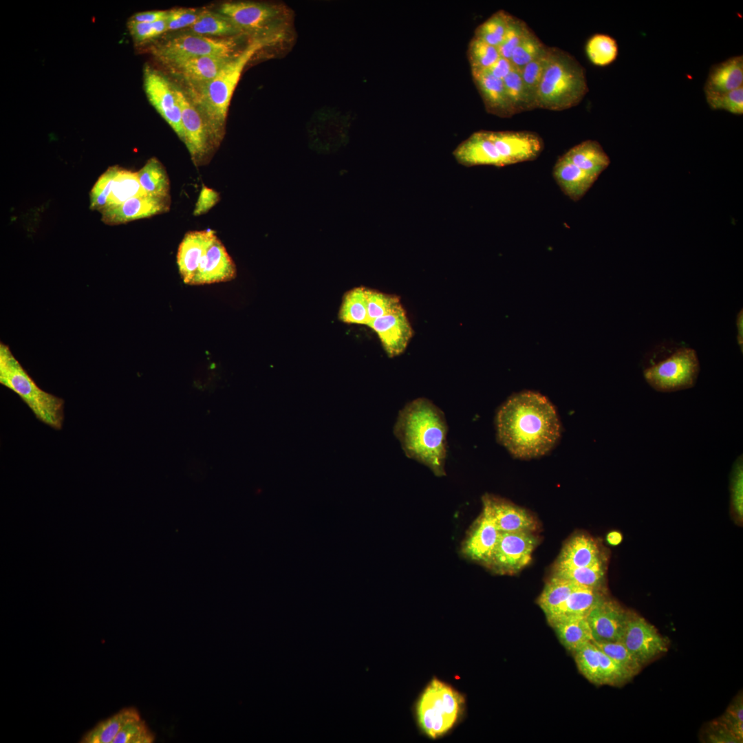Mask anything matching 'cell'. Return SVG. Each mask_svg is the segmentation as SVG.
<instances>
[{
    "mask_svg": "<svg viewBox=\"0 0 743 743\" xmlns=\"http://www.w3.org/2000/svg\"><path fill=\"white\" fill-rule=\"evenodd\" d=\"M499 535L491 515L483 507L462 543L461 553L464 557L487 566Z\"/></svg>",
    "mask_w": 743,
    "mask_h": 743,
    "instance_id": "17",
    "label": "cell"
},
{
    "mask_svg": "<svg viewBox=\"0 0 743 743\" xmlns=\"http://www.w3.org/2000/svg\"><path fill=\"white\" fill-rule=\"evenodd\" d=\"M700 366L696 351L684 345H660L643 366L645 381L654 390L670 393L693 387Z\"/></svg>",
    "mask_w": 743,
    "mask_h": 743,
    "instance_id": "7",
    "label": "cell"
},
{
    "mask_svg": "<svg viewBox=\"0 0 743 743\" xmlns=\"http://www.w3.org/2000/svg\"><path fill=\"white\" fill-rule=\"evenodd\" d=\"M467 55L471 71L487 70L500 57L497 47L475 37L469 43Z\"/></svg>",
    "mask_w": 743,
    "mask_h": 743,
    "instance_id": "42",
    "label": "cell"
},
{
    "mask_svg": "<svg viewBox=\"0 0 743 743\" xmlns=\"http://www.w3.org/2000/svg\"><path fill=\"white\" fill-rule=\"evenodd\" d=\"M546 46L530 29L512 53L510 61L513 67L521 71L535 58Z\"/></svg>",
    "mask_w": 743,
    "mask_h": 743,
    "instance_id": "44",
    "label": "cell"
},
{
    "mask_svg": "<svg viewBox=\"0 0 743 743\" xmlns=\"http://www.w3.org/2000/svg\"><path fill=\"white\" fill-rule=\"evenodd\" d=\"M170 196L155 197L149 195L131 197L125 202L102 211V221L106 224H125L169 211Z\"/></svg>",
    "mask_w": 743,
    "mask_h": 743,
    "instance_id": "18",
    "label": "cell"
},
{
    "mask_svg": "<svg viewBox=\"0 0 743 743\" xmlns=\"http://www.w3.org/2000/svg\"><path fill=\"white\" fill-rule=\"evenodd\" d=\"M482 503L500 532H532L537 527L531 514L504 499L486 494L482 497Z\"/></svg>",
    "mask_w": 743,
    "mask_h": 743,
    "instance_id": "21",
    "label": "cell"
},
{
    "mask_svg": "<svg viewBox=\"0 0 743 743\" xmlns=\"http://www.w3.org/2000/svg\"><path fill=\"white\" fill-rule=\"evenodd\" d=\"M175 92L181 109L184 142L195 165H203L208 162L209 154L215 146L208 127L202 114L189 97L176 87Z\"/></svg>",
    "mask_w": 743,
    "mask_h": 743,
    "instance_id": "13",
    "label": "cell"
},
{
    "mask_svg": "<svg viewBox=\"0 0 743 743\" xmlns=\"http://www.w3.org/2000/svg\"><path fill=\"white\" fill-rule=\"evenodd\" d=\"M177 263L188 285L229 281L237 274L234 261L211 229L186 233L178 247Z\"/></svg>",
    "mask_w": 743,
    "mask_h": 743,
    "instance_id": "4",
    "label": "cell"
},
{
    "mask_svg": "<svg viewBox=\"0 0 743 743\" xmlns=\"http://www.w3.org/2000/svg\"><path fill=\"white\" fill-rule=\"evenodd\" d=\"M743 702L742 695L737 697L729 706L724 714L718 719L738 739L740 742L743 739Z\"/></svg>",
    "mask_w": 743,
    "mask_h": 743,
    "instance_id": "52",
    "label": "cell"
},
{
    "mask_svg": "<svg viewBox=\"0 0 743 743\" xmlns=\"http://www.w3.org/2000/svg\"><path fill=\"white\" fill-rule=\"evenodd\" d=\"M513 68L509 59L500 56L487 71L495 78L503 80Z\"/></svg>",
    "mask_w": 743,
    "mask_h": 743,
    "instance_id": "58",
    "label": "cell"
},
{
    "mask_svg": "<svg viewBox=\"0 0 743 743\" xmlns=\"http://www.w3.org/2000/svg\"><path fill=\"white\" fill-rule=\"evenodd\" d=\"M550 53V47L546 46L543 51L521 70L523 83L527 93L536 109L537 92Z\"/></svg>",
    "mask_w": 743,
    "mask_h": 743,
    "instance_id": "41",
    "label": "cell"
},
{
    "mask_svg": "<svg viewBox=\"0 0 743 743\" xmlns=\"http://www.w3.org/2000/svg\"><path fill=\"white\" fill-rule=\"evenodd\" d=\"M743 86V56L730 57L713 65L704 83L706 95L731 91Z\"/></svg>",
    "mask_w": 743,
    "mask_h": 743,
    "instance_id": "25",
    "label": "cell"
},
{
    "mask_svg": "<svg viewBox=\"0 0 743 743\" xmlns=\"http://www.w3.org/2000/svg\"><path fill=\"white\" fill-rule=\"evenodd\" d=\"M489 135L507 166L537 160L545 147L543 138L530 131H489Z\"/></svg>",
    "mask_w": 743,
    "mask_h": 743,
    "instance_id": "15",
    "label": "cell"
},
{
    "mask_svg": "<svg viewBox=\"0 0 743 743\" xmlns=\"http://www.w3.org/2000/svg\"><path fill=\"white\" fill-rule=\"evenodd\" d=\"M144 195L147 194L140 184L137 172L119 166L105 208L119 205L131 197Z\"/></svg>",
    "mask_w": 743,
    "mask_h": 743,
    "instance_id": "35",
    "label": "cell"
},
{
    "mask_svg": "<svg viewBox=\"0 0 743 743\" xmlns=\"http://www.w3.org/2000/svg\"><path fill=\"white\" fill-rule=\"evenodd\" d=\"M447 432L443 411L425 398L407 403L399 411L394 427L406 456L425 465L439 477L446 474Z\"/></svg>",
    "mask_w": 743,
    "mask_h": 743,
    "instance_id": "2",
    "label": "cell"
},
{
    "mask_svg": "<svg viewBox=\"0 0 743 743\" xmlns=\"http://www.w3.org/2000/svg\"><path fill=\"white\" fill-rule=\"evenodd\" d=\"M502 80L515 114L535 109L523 83L521 71L513 68Z\"/></svg>",
    "mask_w": 743,
    "mask_h": 743,
    "instance_id": "40",
    "label": "cell"
},
{
    "mask_svg": "<svg viewBox=\"0 0 743 743\" xmlns=\"http://www.w3.org/2000/svg\"><path fill=\"white\" fill-rule=\"evenodd\" d=\"M453 155L459 164L468 167L507 166L486 130L472 133L455 149Z\"/></svg>",
    "mask_w": 743,
    "mask_h": 743,
    "instance_id": "20",
    "label": "cell"
},
{
    "mask_svg": "<svg viewBox=\"0 0 743 743\" xmlns=\"http://www.w3.org/2000/svg\"><path fill=\"white\" fill-rule=\"evenodd\" d=\"M592 642L600 651L621 665L632 677L640 671L642 665L632 656L622 642Z\"/></svg>",
    "mask_w": 743,
    "mask_h": 743,
    "instance_id": "45",
    "label": "cell"
},
{
    "mask_svg": "<svg viewBox=\"0 0 743 743\" xmlns=\"http://www.w3.org/2000/svg\"><path fill=\"white\" fill-rule=\"evenodd\" d=\"M572 654L579 671L590 682L601 685L599 650L594 643H587Z\"/></svg>",
    "mask_w": 743,
    "mask_h": 743,
    "instance_id": "39",
    "label": "cell"
},
{
    "mask_svg": "<svg viewBox=\"0 0 743 743\" xmlns=\"http://www.w3.org/2000/svg\"><path fill=\"white\" fill-rule=\"evenodd\" d=\"M140 718L141 715L136 707L122 708L110 717L98 722L83 735L80 742L113 743L116 735L125 726Z\"/></svg>",
    "mask_w": 743,
    "mask_h": 743,
    "instance_id": "29",
    "label": "cell"
},
{
    "mask_svg": "<svg viewBox=\"0 0 743 743\" xmlns=\"http://www.w3.org/2000/svg\"><path fill=\"white\" fill-rule=\"evenodd\" d=\"M563 155L579 169L596 177L610 164L608 155L596 140H584Z\"/></svg>",
    "mask_w": 743,
    "mask_h": 743,
    "instance_id": "28",
    "label": "cell"
},
{
    "mask_svg": "<svg viewBox=\"0 0 743 743\" xmlns=\"http://www.w3.org/2000/svg\"><path fill=\"white\" fill-rule=\"evenodd\" d=\"M599 659L601 685L621 686L632 678L625 669L600 650Z\"/></svg>",
    "mask_w": 743,
    "mask_h": 743,
    "instance_id": "50",
    "label": "cell"
},
{
    "mask_svg": "<svg viewBox=\"0 0 743 743\" xmlns=\"http://www.w3.org/2000/svg\"><path fill=\"white\" fill-rule=\"evenodd\" d=\"M189 33L206 36L226 37L243 36L239 29L226 16L208 10L200 11L195 23L187 28Z\"/></svg>",
    "mask_w": 743,
    "mask_h": 743,
    "instance_id": "31",
    "label": "cell"
},
{
    "mask_svg": "<svg viewBox=\"0 0 743 743\" xmlns=\"http://www.w3.org/2000/svg\"><path fill=\"white\" fill-rule=\"evenodd\" d=\"M512 17L504 10H497L475 28L473 37L497 47L504 37Z\"/></svg>",
    "mask_w": 743,
    "mask_h": 743,
    "instance_id": "38",
    "label": "cell"
},
{
    "mask_svg": "<svg viewBox=\"0 0 743 743\" xmlns=\"http://www.w3.org/2000/svg\"><path fill=\"white\" fill-rule=\"evenodd\" d=\"M712 109L724 110L735 115L743 114V86L729 92L706 95Z\"/></svg>",
    "mask_w": 743,
    "mask_h": 743,
    "instance_id": "49",
    "label": "cell"
},
{
    "mask_svg": "<svg viewBox=\"0 0 743 743\" xmlns=\"http://www.w3.org/2000/svg\"><path fill=\"white\" fill-rule=\"evenodd\" d=\"M709 742L716 743L740 742L738 739L718 720L713 721L707 729Z\"/></svg>",
    "mask_w": 743,
    "mask_h": 743,
    "instance_id": "55",
    "label": "cell"
},
{
    "mask_svg": "<svg viewBox=\"0 0 743 743\" xmlns=\"http://www.w3.org/2000/svg\"><path fill=\"white\" fill-rule=\"evenodd\" d=\"M168 13V10L142 12L133 14L130 18L129 21L139 23H153L161 19H167Z\"/></svg>",
    "mask_w": 743,
    "mask_h": 743,
    "instance_id": "57",
    "label": "cell"
},
{
    "mask_svg": "<svg viewBox=\"0 0 743 743\" xmlns=\"http://www.w3.org/2000/svg\"><path fill=\"white\" fill-rule=\"evenodd\" d=\"M118 166L108 168L98 179L90 192V208L101 212L107 206Z\"/></svg>",
    "mask_w": 743,
    "mask_h": 743,
    "instance_id": "46",
    "label": "cell"
},
{
    "mask_svg": "<svg viewBox=\"0 0 743 743\" xmlns=\"http://www.w3.org/2000/svg\"><path fill=\"white\" fill-rule=\"evenodd\" d=\"M219 200V194L216 191L202 185L199 197L193 211L194 215H200L207 213Z\"/></svg>",
    "mask_w": 743,
    "mask_h": 743,
    "instance_id": "56",
    "label": "cell"
},
{
    "mask_svg": "<svg viewBox=\"0 0 743 743\" xmlns=\"http://www.w3.org/2000/svg\"><path fill=\"white\" fill-rule=\"evenodd\" d=\"M463 696L445 682L434 678L425 687L416 704L418 725L425 735L438 738L449 731L461 718Z\"/></svg>",
    "mask_w": 743,
    "mask_h": 743,
    "instance_id": "9",
    "label": "cell"
},
{
    "mask_svg": "<svg viewBox=\"0 0 743 743\" xmlns=\"http://www.w3.org/2000/svg\"><path fill=\"white\" fill-rule=\"evenodd\" d=\"M621 642L642 666L667 652L669 644L653 625L632 612Z\"/></svg>",
    "mask_w": 743,
    "mask_h": 743,
    "instance_id": "12",
    "label": "cell"
},
{
    "mask_svg": "<svg viewBox=\"0 0 743 743\" xmlns=\"http://www.w3.org/2000/svg\"><path fill=\"white\" fill-rule=\"evenodd\" d=\"M365 294L369 322L402 308L400 298L396 295L388 294L369 288H366Z\"/></svg>",
    "mask_w": 743,
    "mask_h": 743,
    "instance_id": "43",
    "label": "cell"
},
{
    "mask_svg": "<svg viewBox=\"0 0 743 743\" xmlns=\"http://www.w3.org/2000/svg\"><path fill=\"white\" fill-rule=\"evenodd\" d=\"M547 621L561 644L571 653L593 640L586 617L559 616Z\"/></svg>",
    "mask_w": 743,
    "mask_h": 743,
    "instance_id": "27",
    "label": "cell"
},
{
    "mask_svg": "<svg viewBox=\"0 0 743 743\" xmlns=\"http://www.w3.org/2000/svg\"><path fill=\"white\" fill-rule=\"evenodd\" d=\"M144 87L151 104L184 142L181 109L175 87L163 75L149 66L144 69Z\"/></svg>",
    "mask_w": 743,
    "mask_h": 743,
    "instance_id": "14",
    "label": "cell"
},
{
    "mask_svg": "<svg viewBox=\"0 0 743 743\" xmlns=\"http://www.w3.org/2000/svg\"><path fill=\"white\" fill-rule=\"evenodd\" d=\"M144 191L155 197L170 196V182L163 164L155 158H151L137 172Z\"/></svg>",
    "mask_w": 743,
    "mask_h": 743,
    "instance_id": "32",
    "label": "cell"
},
{
    "mask_svg": "<svg viewBox=\"0 0 743 743\" xmlns=\"http://www.w3.org/2000/svg\"><path fill=\"white\" fill-rule=\"evenodd\" d=\"M629 611L616 601L604 598L587 615L593 641H621Z\"/></svg>",
    "mask_w": 743,
    "mask_h": 743,
    "instance_id": "16",
    "label": "cell"
},
{
    "mask_svg": "<svg viewBox=\"0 0 743 743\" xmlns=\"http://www.w3.org/2000/svg\"><path fill=\"white\" fill-rule=\"evenodd\" d=\"M238 37H211L184 33L152 47V53L162 63L205 56H230L238 53Z\"/></svg>",
    "mask_w": 743,
    "mask_h": 743,
    "instance_id": "10",
    "label": "cell"
},
{
    "mask_svg": "<svg viewBox=\"0 0 743 743\" xmlns=\"http://www.w3.org/2000/svg\"><path fill=\"white\" fill-rule=\"evenodd\" d=\"M497 440L515 457L531 459L545 455L557 444L561 424L550 401L526 391L510 396L499 408Z\"/></svg>",
    "mask_w": 743,
    "mask_h": 743,
    "instance_id": "1",
    "label": "cell"
},
{
    "mask_svg": "<svg viewBox=\"0 0 743 743\" xmlns=\"http://www.w3.org/2000/svg\"><path fill=\"white\" fill-rule=\"evenodd\" d=\"M0 383L17 394L36 418L59 430L64 420V400L45 391L14 356L8 345L0 343Z\"/></svg>",
    "mask_w": 743,
    "mask_h": 743,
    "instance_id": "8",
    "label": "cell"
},
{
    "mask_svg": "<svg viewBox=\"0 0 743 743\" xmlns=\"http://www.w3.org/2000/svg\"><path fill=\"white\" fill-rule=\"evenodd\" d=\"M742 455L734 462L731 478L732 506L740 517L743 515V460Z\"/></svg>",
    "mask_w": 743,
    "mask_h": 743,
    "instance_id": "53",
    "label": "cell"
},
{
    "mask_svg": "<svg viewBox=\"0 0 743 743\" xmlns=\"http://www.w3.org/2000/svg\"><path fill=\"white\" fill-rule=\"evenodd\" d=\"M553 574L568 579L579 586L604 590L605 571L603 562L574 568H554Z\"/></svg>",
    "mask_w": 743,
    "mask_h": 743,
    "instance_id": "37",
    "label": "cell"
},
{
    "mask_svg": "<svg viewBox=\"0 0 743 743\" xmlns=\"http://www.w3.org/2000/svg\"><path fill=\"white\" fill-rule=\"evenodd\" d=\"M607 596L605 591L578 585L564 603L551 615L550 619L559 616H584Z\"/></svg>",
    "mask_w": 743,
    "mask_h": 743,
    "instance_id": "30",
    "label": "cell"
},
{
    "mask_svg": "<svg viewBox=\"0 0 743 743\" xmlns=\"http://www.w3.org/2000/svg\"><path fill=\"white\" fill-rule=\"evenodd\" d=\"M368 326L377 334L385 352L391 358L402 354L413 336V330L403 308L372 320Z\"/></svg>",
    "mask_w": 743,
    "mask_h": 743,
    "instance_id": "19",
    "label": "cell"
},
{
    "mask_svg": "<svg viewBox=\"0 0 743 743\" xmlns=\"http://www.w3.org/2000/svg\"><path fill=\"white\" fill-rule=\"evenodd\" d=\"M584 67L570 53L550 47L536 96V108L563 111L579 105L588 92Z\"/></svg>",
    "mask_w": 743,
    "mask_h": 743,
    "instance_id": "5",
    "label": "cell"
},
{
    "mask_svg": "<svg viewBox=\"0 0 743 743\" xmlns=\"http://www.w3.org/2000/svg\"><path fill=\"white\" fill-rule=\"evenodd\" d=\"M736 327L737 330V344L741 349V352H743V310L741 309L736 316Z\"/></svg>",
    "mask_w": 743,
    "mask_h": 743,
    "instance_id": "59",
    "label": "cell"
},
{
    "mask_svg": "<svg viewBox=\"0 0 743 743\" xmlns=\"http://www.w3.org/2000/svg\"><path fill=\"white\" fill-rule=\"evenodd\" d=\"M606 539L610 545L617 546L622 541L623 537L619 532L612 531L607 534Z\"/></svg>",
    "mask_w": 743,
    "mask_h": 743,
    "instance_id": "60",
    "label": "cell"
},
{
    "mask_svg": "<svg viewBox=\"0 0 743 743\" xmlns=\"http://www.w3.org/2000/svg\"><path fill=\"white\" fill-rule=\"evenodd\" d=\"M235 55L193 57L177 59L164 64L172 73L186 81L188 86H198L213 79L223 66Z\"/></svg>",
    "mask_w": 743,
    "mask_h": 743,
    "instance_id": "22",
    "label": "cell"
},
{
    "mask_svg": "<svg viewBox=\"0 0 743 743\" xmlns=\"http://www.w3.org/2000/svg\"><path fill=\"white\" fill-rule=\"evenodd\" d=\"M537 541L532 532H500L486 567L499 574H515L530 563Z\"/></svg>",
    "mask_w": 743,
    "mask_h": 743,
    "instance_id": "11",
    "label": "cell"
},
{
    "mask_svg": "<svg viewBox=\"0 0 743 743\" xmlns=\"http://www.w3.org/2000/svg\"><path fill=\"white\" fill-rule=\"evenodd\" d=\"M155 739V733L146 722L140 718L125 726L118 733L113 743H152Z\"/></svg>",
    "mask_w": 743,
    "mask_h": 743,
    "instance_id": "47",
    "label": "cell"
},
{
    "mask_svg": "<svg viewBox=\"0 0 743 743\" xmlns=\"http://www.w3.org/2000/svg\"><path fill=\"white\" fill-rule=\"evenodd\" d=\"M267 47L270 45L263 40L249 39L213 79L201 85L189 86V98L202 114L215 147L224 135L230 102L244 67L258 52Z\"/></svg>",
    "mask_w": 743,
    "mask_h": 743,
    "instance_id": "3",
    "label": "cell"
},
{
    "mask_svg": "<svg viewBox=\"0 0 743 743\" xmlns=\"http://www.w3.org/2000/svg\"><path fill=\"white\" fill-rule=\"evenodd\" d=\"M552 175L563 194L575 202L586 194L598 179L579 169L564 155L556 161Z\"/></svg>",
    "mask_w": 743,
    "mask_h": 743,
    "instance_id": "24",
    "label": "cell"
},
{
    "mask_svg": "<svg viewBox=\"0 0 743 743\" xmlns=\"http://www.w3.org/2000/svg\"><path fill=\"white\" fill-rule=\"evenodd\" d=\"M585 53L589 61L594 65L605 67L612 64L618 54L616 41L605 34L591 36L585 44Z\"/></svg>",
    "mask_w": 743,
    "mask_h": 743,
    "instance_id": "36",
    "label": "cell"
},
{
    "mask_svg": "<svg viewBox=\"0 0 743 743\" xmlns=\"http://www.w3.org/2000/svg\"><path fill=\"white\" fill-rule=\"evenodd\" d=\"M577 586L568 579L552 574L537 599V604L546 617L561 606Z\"/></svg>",
    "mask_w": 743,
    "mask_h": 743,
    "instance_id": "33",
    "label": "cell"
},
{
    "mask_svg": "<svg viewBox=\"0 0 743 743\" xmlns=\"http://www.w3.org/2000/svg\"><path fill=\"white\" fill-rule=\"evenodd\" d=\"M366 288H354L344 294L338 318L346 323L368 325L369 319L365 294Z\"/></svg>",
    "mask_w": 743,
    "mask_h": 743,
    "instance_id": "34",
    "label": "cell"
},
{
    "mask_svg": "<svg viewBox=\"0 0 743 743\" xmlns=\"http://www.w3.org/2000/svg\"><path fill=\"white\" fill-rule=\"evenodd\" d=\"M128 28L134 41L137 43H142L167 32V19L153 23H139L129 21Z\"/></svg>",
    "mask_w": 743,
    "mask_h": 743,
    "instance_id": "51",
    "label": "cell"
},
{
    "mask_svg": "<svg viewBox=\"0 0 743 743\" xmlns=\"http://www.w3.org/2000/svg\"><path fill=\"white\" fill-rule=\"evenodd\" d=\"M530 30L524 21L513 15L504 37L497 47L500 56L510 60L513 50Z\"/></svg>",
    "mask_w": 743,
    "mask_h": 743,
    "instance_id": "48",
    "label": "cell"
},
{
    "mask_svg": "<svg viewBox=\"0 0 743 743\" xmlns=\"http://www.w3.org/2000/svg\"><path fill=\"white\" fill-rule=\"evenodd\" d=\"M471 74L488 113L502 118L515 115L502 79L495 78L487 70L471 71Z\"/></svg>",
    "mask_w": 743,
    "mask_h": 743,
    "instance_id": "23",
    "label": "cell"
},
{
    "mask_svg": "<svg viewBox=\"0 0 743 743\" xmlns=\"http://www.w3.org/2000/svg\"><path fill=\"white\" fill-rule=\"evenodd\" d=\"M602 562L596 541L585 535L573 536L562 548L554 568H574Z\"/></svg>",
    "mask_w": 743,
    "mask_h": 743,
    "instance_id": "26",
    "label": "cell"
},
{
    "mask_svg": "<svg viewBox=\"0 0 743 743\" xmlns=\"http://www.w3.org/2000/svg\"><path fill=\"white\" fill-rule=\"evenodd\" d=\"M218 11L232 21L242 36L263 40L270 47L286 42L291 36L292 14L284 6L229 1L222 3Z\"/></svg>",
    "mask_w": 743,
    "mask_h": 743,
    "instance_id": "6",
    "label": "cell"
},
{
    "mask_svg": "<svg viewBox=\"0 0 743 743\" xmlns=\"http://www.w3.org/2000/svg\"><path fill=\"white\" fill-rule=\"evenodd\" d=\"M168 11V31L189 28L195 23L200 14L194 8H178Z\"/></svg>",
    "mask_w": 743,
    "mask_h": 743,
    "instance_id": "54",
    "label": "cell"
}]
</instances>
